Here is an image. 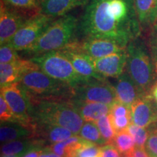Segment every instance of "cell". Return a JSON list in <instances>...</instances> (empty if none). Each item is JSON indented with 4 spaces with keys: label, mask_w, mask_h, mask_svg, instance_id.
I'll return each mask as SVG.
<instances>
[{
    "label": "cell",
    "mask_w": 157,
    "mask_h": 157,
    "mask_svg": "<svg viewBox=\"0 0 157 157\" xmlns=\"http://www.w3.org/2000/svg\"><path fill=\"white\" fill-rule=\"evenodd\" d=\"M138 33L135 0H90L78 20L76 41L109 39L126 48Z\"/></svg>",
    "instance_id": "cell-1"
},
{
    "label": "cell",
    "mask_w": 157,
    "mask_h": 157,
    "mask_svg": "<svg viewBox=\"0 0 157 157\" xmlns=\"http://www.w3.org/2000/svg\"><path fill=\"white\" fill-rule=\"evenodd\" d=\"M19 82L31 103L41 101L71 102L73 98L74 89L69 84L50 77L39 66L25 72Z\"/></svg>",
    "instance_id": "cell-2"
},
{
    "label": "cell",
    "mask_w": 157,
    "mask_h": 157,
    "mask_svg": "<svg viewBox=\"0 0 157 157\" xmlns=\"http://www.w3.org/2000/svg\"><path fill=\"white\" fill-rule=\"evenodd\" d=\"M78 20L72 14L57 17L38 40L23 52L33 57L52 51L63 50L76 40Z\"/></svg>",
    "instance_id": "cell-3"
},
{
    "label": "cell",
    "mask_w": 157,
    "mask_h": 157,
    "mask_svg": "<svg viewBox=\"0 0 157 157\" xmlns=\"http://www.w3.org/2000/svg\"><path fill=\"white\" fill-rule=\"evenodd\" d=\"M32 118L35 124H48L68 129L75 135L79 134L84 120L71 101H41L32 103Z\"/></svg>",
    "instance_id": "cell-4"
},
{
    "label": "cell",
    "mask_w": 157,
    "mask_h": 157,
    "mask_svg": "<svg viewBox=\"0 0 157 157\" xmlns=\"http://www.w3.org/2000/svg\"><path fill=\"white\" fill-rule=\"evenodd\" d=\"M127 74L143 95H148L154 85V68L146 44L135 38L126 48Z\"/></svg>",
    "instance_id": "cell-5"
},
{
    "label": "cell",
    "mask_w": 157,
    "mask_h": 157,
    "mask_svg": "<svg viewBox=\"0 0 157 157\" xmlns=\"http://www.w3.org/2000/svg\"><path fill=\"white\" fill-rule=\"evenodd\" d=\"M29 60L50 77L69 84L73 89L89 81L76 71L69 59L61 50L33 56Z\"/></svg>",
    "instance_id": "cell-6"
},
{
    "label": "cell",
    "mask_w": 157,
    "mask_h": 157,
    "mask_svg": "<svg viewBox=\"0 0 157 157\" xmlns=\"http://www.w3.org/2000/svg\"><path fill=\"white\" fill-rule=\"evenodd\" d=\"M1 95L5 98L18 123L35 130L36 124L32 118L33 105L20 82L1 87Z\"/></svg>",
    "instance_id": "cell-7"
},
{
    "label": "cell",
    "mask_w": 157,
    "mask_h": 157,
    "mask_svg": "<svg viewBox=\"0 0 157 157\" xmlns=\"http://www.w3.org/2000/svg\"><path fill=\"white\" fill-rule=\"evenodd\" d=\"M56 19L42 13L35 15L17 31L9 44L17 51L28 50Z\"/></svg>",
    "instance_id": "cell-8"
},
{
    "label": "cell",
    "mask_w": 157,
    "mask_h": 157,
    "mask_svg": "<svg viewBox=\"0 0 157 157\" xmlns=\"http://www.w3.org/2000/svg\"><path fill=\"white\" fill-rule=\"evenodd\" d=\"M72 99L112 105L117 101L114 87L106 80L92 79L74 88Z\"/></svg>",
    "instance_id": "cell-9"
},
{
    "label": "cell",
    "mask_w": 157,
    "mask_h": 157,
    "mask_svg": "<svg viewBox=\"0 0 157 157\" xmlns=\"http://www.w3.org/2000/svg\"><path fill=\"white\" fill-rule=\"evenodd\" d=\"M63 49L76 51L93 59H98L125 50L126 48L111 39L93 38L75 41Z\"/></svg>",
    "instance_id": "cell-10"
},
{
    "label": "cell",
    "mask_w": 157,
    "mask_h": 157,
    "mask_svg": "<svg viewBox=\"0 0 157 157\" xmlns=\"http://www.w3.org/2000/svg\"><path fill=\"white\" fill-rule=\"evenodd\" d=\"M34 16L17 11L1 2L0 7V44L9 43L23 25Z\"/></svg>",
    "instance_id": "cell-11"
},
{
    "label": "cell",
    "mask_w": 157,
    "mask_h": 157,
    "mask_svg": "<svg viewBox=\"0 0 157 157\" xmlns=\"http://www.w3.org/2000/svg\"><path fill=\"white\" fill-rule=\"evenodd\" d=\"M132 123L148 128L157 122V105L150 95H143L131 105Z\"/></svg>",
    "instance_id": "cell-12"
},
{
    "label": "cell",
    "mask_w": 157,
    "mask_h": 157,
    "mask_svg": "<svg viewBox=\"0 0 157 157\" xmlns=\"http://www.w3.org/2000/svg\"><path fill=\"white\" fill-rule=\"evenodd\" d=\"M126 49L103 58L93 59L95 70L105 78H117L124 73L127 65Z\"/></svg>",
    "instance_id": "cell-13"
},
{
    "label": "cell",
    "mask_w": 157,
    "mask_h": 157,
    "mask_svg": "<svg viewBox=\"0 0 157 157\" xmlns=\"http://www.w3.org/2000/svg\"><path fill=\"white\" fill-rule=\"evenodd\" d=\"M116 78L117 81L113 86L117 94V101L131 108V105L137 99L146 95H143L127 72H124Z\"/></svg>",
    "instance_id": "cell-14"
},
{
    "label": "cell",
    "mask_w": 157,
    "mask_h": 157,
    "mask_svg": "<svg viewBox=\"0 0 157 157\" xmlns=\"http://www.w3.org/2000/svg\"><path fill=\"white\" fill-rule=\"evenodd\" d=\"M61 51L69 59L72 66L77 73L87 80H106L95 70L90 57L76 51L63 49Z\"/></svg>",
    "instance_id": "cell-15"
},
{
    "label": "cell",
    "mask_w": 157,
    "mask_h": 157,
    "mask_svg": "<svg viewBox=\"0 0 157 157\" xmlns=\"http://www.w3.org/2000/svg\"><path fill=\"white\" fill-rule=\"evenodd\" d=\"M37 66L31 60L22 58L10 63H0V86L3 87L19 82L25 72Z\"/></svg>",
    "instance_id": "cell-16"
},
{
    "label": "cell",
    "mask_w": 157,
    "mask_h": 157,
    "mask_svg": "<svg viewBox=\"0 0 157 157\" xmlns=\"http://www.w3.org/2000/svg\"><path fill=\"white\" fill-rule=\"evenodd\" d=\"M90 0H41L40 13L57 17L67 15L77 7H86Z\"/></svg>",
    "instance_id": "cell-17"
},
{
    "label": "cell",
    "mask_w": 157,
    "mask_h": 157,
    "mask_svg": "<svg viewBox=\"0 0 157 157\" xmlns=\"http://www.w3.org/2000/svg\"><path fill=\"white\" fill-rule=\"evenodd\" d=\"M73 106L84 121L96 122L104 116L109 114L112 105L71 99Z\"/></svg>",
    "instance_id": "cell-18"
},
{
    "label": "cell",
    "mask_w": 157,
    "mask_h": 157,
    "mask_svg": "<svg viewBox=\"0 0 157 157\" xmlns=\"http://www.w3.org/2000/svg\"><path fill=\"white\" fill-rule=\"evenodd\" d=\"M46 141L40 137H29L5 143L1 147V156L15 154H25L32 149L45 147Z\"/></svg>",
    "instance_id": "cell-19"
},
{
    "label": "cell",
    "mask_w": 157,
    "mask_h": 157,
    "mask_svg": "<svg viewBox=\"0 0 157 157\" xmlns=\"http://www.w3.org/2000/svg\"><path fill=\"white\" fill-rule=\"evenodd\" d=\"M36 137L34 129L19 123L2 122L0 127V140L5 143L10 141Z\"/></svg>",
    "instance_id": "cell-20"
},
{
    "label": "cell",
    "mask_w": 157,
    "mask_h": 157,
    "mask_svg": "<svg viewBox=\"0 0 157 157\" xmlns=\"http://www.w3.org/2000/svg\"><path fill=\"white\" fill-rule=\"evenodd\" d=\"M37 137L48 141L50 144L60 142L75 135L68 129L54 124H35Z\"/></svg>",
    "instance_id": "cell-21"
},
{
    "label": "cell",
    "mask_w": 157,
    "mask_h": 157,
    "mask_svg": "<svg viewBox=\"0 0 157 157\" xmlns=\"http://www.w3.org/2000/svg\"><path fill=\"white\" fill-rule=\"evenodd\" d=\"M84 141L85 140L82 137L74 135L65 140L48 145V148L52 152L63 157H76V153Z\"/></svg>",
    "instance_id": "cell-22"
},
{
    "label": "cell",
    "mask_w": 157,
    "mask_h": 157,
    "mask_svg": "<svg viewBox=\"0 0 157 157\" xmlns=\"http://www.w3.org/2000/svg\"><path fill=\"white\" fill-rule=\"evenodd\" d=\"M135 10L141 25L148 26L157 22V0H135Z\"/></svg>",
    "instance_id": "cell-23"
},
{
    "label": "cell",
    "mask_w": 157,
    "mask_h": 157,
    "mask_svg": "<svg viewBox=\"0 0 157 157\" xmlns=\"http://www.w3.org/2000/svg\"><path fill=\"white\" fill-rule=\"evenodd\" d=\"M10 8L35 16L40 14L41 0H1Z\"/></svg>",
    "instance_id": "cell-24"
},
{
    "label": "cell",
    "mask_w": 157,
    "mask_h": 157,
    "mask_svg": "<svg viewBox=\"0 0 157 157\" xmlns=\"http://www.w3.org/2000/svg\"><path fill=\"white\" fill-rule=\"evenodd\" d=\"M78 135L84 140L95 143L98 146H103L106 144L95 122H84Z\"/></svg>",
    "instance_id": "cell-25"
},
{
    "label": "cell",
    "mask_w": 157,
    "mask_h": 157,
    "mask_svg": "<svg viewBox=\"0 0 157 157\" xmlns=\"http://www.w3.org/2000/svg\"><path fill=\"white\" fill-rule=\"evenodd\" d=\"M112 144L114 145L122 155L132 154L133 151L136 148L134 139L127 129L117 132Z\"/></svg>",
    "instance_id": "cell-26"
},
{
    "label": "cell",
    "mask_w": 157,
    "mask_h": 157,
    "mask_svg": "<svg viewBox=\"0 0 157 157\" xmlns=\"http://www.w3.org/2000/svg\"><path fill=\"white\" fill-rule=\"evenodd\" d=\"M95 123L106 144L113 143V141L117 135V132L113 126L110 113L98 119Z\"/></svg>",
    "instance_id": "cell-27"
},
{
    "label": "cell",
    "mask_w": 157,
    "mask_h": 157,
    "mask_svg": "<svg viewBox=\"0 0 157 157\" xmlns=\"http://www.w3.org/2000/svg\"><path fill=\"white\" fill-rule=\"evenodd\" d=\"M127 131L130 133L134 139L135 146L137 148H145L148 137V129L141 127L131 123L129 125Z\"/></svg>",
    "instance_id": "cell-28"
},
{
    "label": "cell",
    "mask_w": 157,
    "mask_h": 157,
    "mask_svg": "<svg viewBox=\"0 0 157 157\" xmlns=\"http://www.w3.org/2000/svg\"><path fill=\"white\" fill-rule=\"evenodd\" d=\"M148 137L145 149L149 157H157V122L148 127Z\"/></svg>",
    "instance_id": "cell-29"
},
{
    "label": "cell",
    "mask_w": 157,
    "mask_h": 157,
    "mask_svg": "<svg viewBox=\"0 0 157 157\" xmlns=\"http://www.w3.org/2000/svg\"><path fill=\"white\" fill-rule=\"evenodd\" d=\"M21 58L15 50L9 43L2 44L0 48V63H10Z\"/></svg>",
    "instance_id": "cell-30"
},
{
    "label": "cell",
    "mask_w": 157,
    "mask_h": 157,
    "mask_svg": "<svg viewBox=\"0 0 157 157\" xmlns=\"http://www.w3.org/2000/svg\"><path fill=\"white\" fill-rule=\"evenodd\" d=\"M100 146L89 141H84L81 148L78 150L76 157H98L101 154Z\"/></svg>",
    "instance_id": "cell-31"
},
{
    "label": "cell",
    "mask_w": 157,
    "mask_h": 157,
    "mask_svg": "<svg viewBox=\"0 0 157 157\" xmlns=\"http://www.w3.org/2000/svg\"><path fill=\"white\" fill-rule=\"evenodd\" d=\"M0 119H1V123H18L17 118L15 117L14 113H13V111H12V110L2 95H0Z\"/></svg>",
    "instance_id": "cell-32"
},
{
    "label": "cell",
    "mask_w": 157,
    "mask_h": 157,
    "mask_svg": "<svg viewBox=\"0 0 157 157\" xmlns=\"http://www.w3.org/2000/svg\"><path fill=\"white\" fill-rule=\"evenodd\" d=\"M111 121H112L113 126L114 127L117 133L121 132V131L127 130V128H128L129 125L132 123L130 116L113 117H111Z\"/></svg>",
    "instance_id": "cell-33"
},
{
    "label": "cell",
    "mask_w": 157,
    "mask_h": 157,
    "mask_svg": "<svg viewBox=\"0 0 157 157\" xmlns=\"http://www.w3.org/2000/svg\"><path fill=\"white\" fill-rule=\"evenodd\" d=\"M110 114L113 117H125V116H130L131 117V109L127 105L117 101L111 106Z\"/></svg>",
    "instance_id": "cell-34"
},
{
    "label": "cell",
    "mask_w": 157,
    "mask_h": 157,
    "mask_svg": "<svg viewBox=\"0 0 157 157\" xmlns=\"http://www.w3.org/2000/svg\"><path fill=\"white\" fill-rule=\"evenodd\" d=\"M100 157H122V154L119 151L112 143H109L101 147Z\"/></svg>",
    "instance_id": "cell-35"
},
{
    "label": "cell",
    "mask_w": 157,
    "mask_h": 157,
    "mask_svg": "<svg viewBox=\"0 0 157 157\" xmlns=\"http://www.w3.org/2000/svg\"><path fill=\"white\" fill-rule=\"evenodd\" d=\"M151 48L153 60L154 61L157 62V25L154 26V29L151 34Z\"/></svg>",
    "instance_id": "cell-36"
},
{
    "label": "cell",
    "mask_w": 157,
    "mask_h": 157,
    "mask_svg": "<svg viewBox=\"0 0 157 157\" xmlns=\"http://www.w3.org/2000/svg\"><path fill=\"white\" fill-rule=\"evenodd\" d=\"M45 147H39V148H36L32 149L27 152L23 157H39L41 154H43L45 151Z\"/></svg>",
    "instance_id": "cell-37"
},
{
    "label": "cell",
    "mask_w": 157,
    "mask_h": 157,
    "mask_svg": "<svg viewBox=\"0 0 157 157\" xmlns=\"http://www.w3.org/2000/svg\"><path fill=\"white\" fill-rule=\"evenodd\" d=\"M133 157H149L148 153L145 148H136L132 152Z\"/></svg>",
    "instance_id": "cell-38"
},
{
    "label": "cell",
    "mask_w": 157,
    "mask_h": 157,
    "mask_svg": "<svg viewBox=\"0 0 157 157\" xmlns=\"http://www.w3.org/2000/svg\"><path fill=\"white\" fill-rule=\"evenodd\" d=\"M149 95L151 96V98L154 99V101L157 105V82L154 84V85L153 86V87L151 90L150 93Z\"/></svg>",
    "instance_id": "cell-39"
},
{
    "label": "cell",
    "mask_w": 157,
    "mask_h": 157,
    "mask_svg": "<svg viewBox=\"0 0 157 157\" xmlns=\"http://www.w3.org/2000/svg\"><path fill=\"white\" fill-rule=\"evenodd\" d=\"M39 157H50V154H49V153H48V148H47V146H46V148H45V151H44V152L43 153V154H41L40 156H39Z\"/></svg>",
    "instance_id": "cell-40"
},
{
    "label": "cell",
    "mask_w": 157,
    "mask_h": 157,
    "mask_svg": "<svg viewBox=\"0 0 157 157\" xmlns=\"http://www.w3.org/2000/svg\"><path fill=\"white\" fill-rule=\"evenodd\" d=\"M47 148H48V153H49V154H50V157H63V156H59V155H58V154H55V153H53V152H52L51 151H50L48 149V146H47Z\"/></svg>",
    "instance_id": "cell-41"
},
{
    "label": "cell",
    "mask_w": 157,
    "mask_h": 157,
    "mask_svg": "<svg viewBox=\"0 0 157 157\" xmlns=\"http://www.w3.org/2000/svg\"><path fill=\"white\" fill-rule=\"evenodd\" d=\"M25 154H15V155H7V156H1V157H23Z\"/></svg>",
    "instance_id": "cell-42"
},
{
    "label": "cell",
    "mask_w": 157,
    "mask_h": 157,
    "mask_svg": "<svg viewBox=\"0 0 157 157\" xmlns=\"http://www.w3.org/2000/svg\"><path fill=\"white\" fill-rule=\"evenodd\" d=\"M122 157H133L132 154H123Z\"/></svg>",
    "instance_id": "cell-43"
},
{
    "label": "cell",
    "mask_w": 157,
    "mask_h": 157,
    "mask_svg": "<svg viewBox=\"0 0 157 157\" xmlns=\"http://www.w3.org/2000/svg\"><path fill=\"white\" fill-rule=\"evenodd\" d=\"M98 157H100V156H98Z\"/></svg>",
    "instance_id": "cell-44"
}]
</instances>
